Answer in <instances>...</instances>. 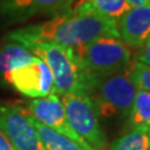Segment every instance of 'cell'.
I'll return each instance as SVG.
<instances>
[{"mask_svg":"<svg viewBox=\"0 0 150 150\" xmlns=\"http://www.w3.org/2000/svg\"><path fill=\"white\" fill-rule=\"evenodd\" d=\"M103 36L119 37L117 22L74 7L72 11L57 15L47 21L16 29L8 33L12 41L38 39L75 49Z\"/></svg>","mask_w":150,"mask_h":150,"instance_id":"1","label":"cell"},{"mask_svg":"<svg viewBox=\"0 0 150 150\" xmlns=\"http://www.w3.org/2000/svg\"><path fill=\"white\" fill-rule=\"evenodd\" d=\"M17 42L29 49L48 66L54 79L56 95L64 96L72 92L87 91L88 77L80 68L72 49L38 39H25Z\"/></svg>","mask_w":150,"mask_h":150,"instance_id":"2","label":"cell"},{"mask_svg":"<svg viewBox=\"0 0 150 150\" xmlns=\"http://www.w3.org/2000/svg\"><path fill=\"white\" fill-rule=\"evenodd\" d=\"M137 89L130 77V66L110 75L88 77L86 93L93 103L99 118L128 116Z\"/></svg>","mask_w":150,"mask_h":150,"instance_id":"3","label":"cell"},{"mask_svg":"<svg viewBox=\"0 0 150 150\" xmlns=\"http://www.w3.org/2000/svg\"><path fill=\"white\" fill-rule=\"evenodd\" d=\"M76 59L87 77L110 75L128 68L130 48L116 36H103L72 49Z\"/></svg>","mask_w":150,"mask_h":150,"instance_id":"4","label":"cell"},{"mask_svg":"<svg viewBox=\"0 0 150 150\" xmlns=\"http://www.w3.org/2000/svg\"><path fill=\"white\" fill-rule=\"evenodd\" d=\"M68 122L76 134L93 150L107 146V137L102 129L95 106L86 92H72L61 96Z\"/></svg>","mask_w":150,"mask_h":150,"instance_id":"5","label":"cell"},{"mask_svg":"<svg viewBox=\"0 0 150 150\" xmlns=\"http://www.w3.org/2000/svg\"><path fill=\"white\" fill-rule=\"evenodd\" d=\"M0 130L17 150H46L27 112L18 105H0Z\"/></svg>","mask_w":150,"mask_h":150,"instance_id":"6","label":"cell"},{"mask_svg":"<svg viewBox=\"0 0 150 150\" xmlns=\"http://www.w3.org/2000/svg\"><path fill=\"white\" fill-rule=\"evenodd\" d=\"M4 80L21 95L32 99L54 93V79L48 66L36 58L32 62L2 76Z\"/></svg>","mask_w":150,"mask_h":150,"instance_id":"7","label":"cell"},{"mask_svg":"<svg viewBox=\"0 0 150 150\" xmlns=\"http://www.w3.org/2000/svg\"><path fill=\"white\" fill-rule=\"evenodd\" d=\"M25 111L38 122L74 140L83 149L93 150L71 128L66 116L61 98L58 95L50 93L43 98L32 99L27 103V109H25Z\"/></svg>","mask_w":150,"mask_h":150,"instance_id":"8","label":"cell"},{"mask_svg":"<svg viewBox=\"0 0 150 150\" xmlns=\"http://www.w3.org/2000/svg\"><path fill=\"white\" fill-rule=\"evenodd\" d=\"M76 0H0V17L21 21L36 15L67 12Z\"/></svg>","mask_w":150,"mask_h":150,"instance_id":"9","label":"cell"},{"mask_svg":"<svg viewBox=\"0 0 150 150\" xmlns=\"http://www.w3.org/2000/svg\"><path fill=\"white\" fill-rule=\"evenodd\" d=\"M120 39L129 48L140 49L150 36V6L132 7L117 22Z\"/></svg>","mask_w":150,"mask_h":150,"instance_id":"10","label":"cell"},{"mask_svg":"<svg viewBox=\"0 0 150 150\" xmlns=\"http://www.w3.org/2000/svg\"><path fill=\"white\" fill-rule=\"evenodd\" d=\"M75 8L90 11L118 22L132 7L127 0H79Z\"/></svg>","mask_w":150,"mask_h":150,"instance_id":"11","label":"cell"},{"mask_svg":"<svg viewBox=\"0 0 150 150\" xmlns=\"http://www.w3.org/2000/svg\"><path fill=\"white\" fill-rule=\"evenodd\" d=\"M37 57L21 43L10 40L0 48V74L4 76L9 71L30 64Z\"/></svg>","mask_w":150,"mask_h":150,"instance_id":"12","label":"cell"},{"mask_svg":"<svg viewBox=\"0 0 150 150\" xmlns=\"http://www.w3.org/2000/svg\"><path fill=\"white\" fill-rule=\"evenodd\" d=\"M28 117L30 119L32 126L36 129L38 136L41 140L42 145L45 146L46 150H86L80 145L75 142L74 140L69 139L68 137L43 126L42 123L38 122L31 116L28 115Z\"/></svg>","mask_w":150,"mask_h":150,"instance_id":"13","label":"cell"},{"mask_svg":"<svg viewBox=\"0 0 150 150\" xmlns=\"http://www.w3.org/2000/svg\"><path fill=\"white\" fill-rule=\"evenodd\" d=\"M129 125L132 130L147 132V125L150 118V93L137 90L128 113Z\"/></svg>","mask_w":150,"mask_h":150,"instance_id":"14","label":"cell"},{"mask_svg":"<svg viewBox=\"0 0 150 150\" xmlns=\"http://www.w3.org/2000/svg\"><path fill=\"white\" fill-rule=\"evenodd\" d=\"M111 150H150V138L148 132L131 130L130 132L113 141Z\"/></svg>","mask_w":150,"mask_h":150,"instance_id":"15","label":"cell"},{"mask_svg":"<svg viewBox=\"0 0 150 150\" xmlns=\"http://www.w3.org/2000/svg\"><path fill=\"white\" fill-rule=\"evenodd\" d=\"M130 77L137 90L150 93V64L140 62L138 60L131 61Z\"/></svg>","mask_w":150,"mask_h":150,"instance_id":"16","label":"cell"},{"mask_svg":"<svg viewBox=\"0 0 150 150\" xmlns=\"http://www.w3.org/2000/svg\"><path fill=\"white\" fill-rule=\"evenodd\" d=\"M136 58H137L136 60H138L140 62L150 64V36L148 37L145 45L139 49Z\"/></svg>","mask_w":150,"mask_h":150,"instance_id":"17","label":"cell"},{"mask_svg":"<svg viewBox=\"0 0 150 150\" xmlns=\"http://www.w3.org/2000/svg\"><path fill=\"white\" fill-rule=\"evenodd\" d=\"M0 150H17L1 130H0Z\"/></svg>","mask_w":150,"mask_h":150,"instance_id":"18","label":"cell"},{"mask_svg":"<svg viewBox=\"0 0 150 150\" xmlns=\"http://www.w3.org/2000/svg\"><path fill=\"white\" fill-rule=\"evenodd\" d=\"M131 7H141V6H150V0H127Z\"/></svg>","mask_w":150,"mask_h":150,"instance_id":"19","label":"cell"},{"mask_svg":"<svg viewBox=\"0 0 150 150\" xmlns=\"http://www.w3.org/2000/svg\"><path fill=\"white\" fill-rule=\"evenodd\" d=\"M147 132H148V136H149L150 138V118L148 120V125H147Z\"/></svg>","mask_w":150,"mask_h":150,"instance_id":"20","label":"cell"},{"mask_svg":"<svg viewBox=\"0 0 150 150\" xmlns=\"http://www.w3.org/2000/svg\"><path fill=\"white\" fill-rule=\"evenodd\" d=\"M102 150H111L110 148H105V149H102Z\"/></svg>","mask_w":150,"mask_h":150,"instance_id":"21","label":"cell"}]
</instances>
